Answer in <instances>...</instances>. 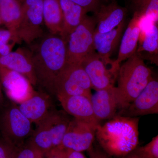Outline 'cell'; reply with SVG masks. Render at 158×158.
I'll return each instance as SVG.
<instances>
[{"label": "cell", "instance_id": "1", "mask_svg": "<svg viewBox=\"0 0 158 158\" xmlns=\"http://www.w3.org/2000/svg\"><path fill=\"white\" fill-rule=\"evenodd\" d=\"M36 41L30 50L37 85L54 96L55 82L67 65L66 42L60 35L50 33Z\"/></svg>", "mask_w": 158, "mask_h": 158}, {"label": "cell", "instance_id": "2", "mask_svg": "<svg viewBox=\"0 0 158 158\" xmlns=\"http://www.w3.org/2000/svg\"><path fill=\"white\" fill-rule=\"evenodd\" d=\"M139 118L116 115L96 128L95 138L100 147L111 157L126 155L138 147Z\"/></svg>", "mask_w": 158, "mask_h": 158}, {"label": "cell", "instance_id": "3", "mask_svg": "<svg viewBox=\"0 0 158 158\" xmlns=\"http://www.w3.org/2000/svg\"><path fill=\"white\" fill-rule=\"evenodd\" d=\"M125 61L120 65L117 80L119 110L126 108L153 78L151 69L137 53Z\"/></svg>", "mask_w": 158, "mask_h": 158}, {"label": "cell", "instance_id": "4", "mask_svg": "<svg viewBox=\"0 0 158 158\" xmlns=\"http://www.w3.org/2000/svg\"><path fill=\"white\" fill-rule=\"evenodd\" d=\"M64 110L56 109L37 125L27 141L44 156L61 147L62 139L72 118Z\"/></svg>", "mask_w": 158, "mask_h": 158}, {"label": "cell", "instance_id": "5", "mask_svg": "<svg viewBox=\"0 0 158 158\" xmlns=\"http://www.w3.org/2000/svg\"><path fill=\"white\" fill-rule=\"evenodd\" d=\"M33 131L32 123L22 113L17 104L9 100L0 106L1 137L20 147Z\"/></svg>", "mask_w": 158, "mask_h": 158}, {"label": "cell", "instance_id": "6", "mask_svg": "<svg viewBox=\"0 0 158 158\" xmlns=\"http://www.w3.org/2000/svg\"><path fill=\"white\" fill-rule=\"evenodd\" d=\"M80 65L88 76L91 88L96 91L115 86L120 66L116 60L95 51L86 56Z\"/></svg>", "mask_w": 158, "mask_h": 158}, {"label": "cell", "instance_id": "7", "mask_svg": "<svg viewBox=\"0 0 158 158\" xmlns=\"http://www.w3.org/2000/svg\"><path fill=\"white\" fill-rule=\"evenodd\" d=\"M96 26L94 16L88 15L69 34L65 41L67 64H80L86 56L95 52L94 36Z\"/></svg>", "mask_w": 158, "mask_h": 158}, {"label": "cell", "instance_id": "8", "mask_svg": "<svg viewBox=\"0 0 158 158\" xmlns=\"http://www.w3.org/2000/svg\"><path fill=\"white\" fill-rule=\"evenodd\" d=\"M91 85L88 76L80 64H67L57 77L54 96L83 95L91 98Z\"/></svg>", "mask_w": 158, "mask_h": 158}, {"label": "cell", "instance_id": "9", "mask_svg": "<svg viewBox=\"0 0 158 158\" xmlns=\"http://www.w3.org/2000/svg\"><path fill=\"white\" fill-rule=\"evenodd\" d=\"M21 7L17 34L22 42L31 45L44 34L43 0H21Z\"/></svg>", "mask_w": 158, "mask_h": 158}, {"label": "cell", "instance_id": "10", "mask_svg": "<svg viewBox=\"0 0 158 158\" xmlns=\"http://www.w3.org/2000/svg\"><path fill=\"white\" fill-rule=\"evenodd\" d=\"M97 126L73 118L69 123L61 147L83 152L93 146Z\"/></svg>", "mask_w": 158, "mask_h": 158}, {"label": "cell", "instance_id": "11", "mask_svg": "<svg viewBox=\"0 0 158 158\" xmlns=\"http://www.w3.org/2000/svg\"><path fill=\"white\" fill-rule=\"evenodd\" d=\"M158 113V81L153 77L140 94L117 115L137 117Z\"/></svg>", "mask_w": 158, "mask_h": 158}, {"label": "cell", "instance_id": "12", "mask_svg": "<svg viewBox=\"0 0 158 158\" xmlns=\"http://www.w3.org/2000/svg\"><path fill=\"white\" fill-rule=\"evenodd\" d=\"M0 83L9 100L17 104L29 98L34 90L23 75L3 67L0 68Z\"/></svg>", "mask_w": 158, "mask_h": 158}, {"label": "cell", "instance_id": "13", "mask_svg": "<svg viewBox=\"0 0 158 158\" xmlns=\"http://www.w3.org/2000/svg\"><path fill=\"white\" fill-rule=\"evenodd\" d=\"M52 96L41 89L34 90L29 98L18 106L32 123L37 124L56 110Z\"/></svg>", "mask_w": 158, "mask_h": 158}, {"label": "cell", "instance_id": "14", "mask_svg": "<svg viewBox=\"0 0 158 158\" xmlns=\"http://www.w3.org/2000/svg\"><path fill=\"white\" fill-rule=\"evenodd\" d=\"M118 88L115 86L96 90L90 98L94 116L99 123L109 120L119 110Z\"/></svg>", "mask_w": 158, "mask_h": 158}, {"label": "cell", "instance_id": "15", "mask_svg": "<svg viewBox=\"0 0 158 158\" xmlns=\"http://www.w3.org/2000/svg\"><path fill=\"white\" fill-rule=\"evenodd\" d=\"M128 9L116 1H106L101 5L94 13L96 20L95 32L105 33L112 31L125 21Z\"/></svg>", "mask_w": 158, "mask_h": 158}, {"label": "cell", "instance_id": "16", "mask_svg": "<svg viewBox=\"0 0 158 158\" xmlns=\"http://www.w3.org/2000/svg\"><path fill=\"white\" fill-rule=\"evenodd\" d=\"M3 67L23 75L33 86H37L31 50L19 48L6 56L0 57V68Z\"/></svg>", "mask_w": 158, "mask_h": 158}, {"label": "cell", "instance_id": "17", "mask_svg": "<svg viewBox=\"0 0 158 158\" xmlns=\"http://www.w3.org/2000/svg\"><path fill=\"white\" fill-rule=\"evenodd\" d=\"M63 110L73 118L98 126L90 99L83 95L57 96Z\"/></svg>", "mask_w": 158, "mask_h": 158}, {"label": "cell", "instance_id": "18", "mask_svg": "<svg viewBox=\"0 0 158 158\" xmlns=\"http://www.w3.org/2000/svg\"><path fill=\"white\" fill-rule=\"evenodd\" d=\"M144 19L140 15L134 12L132 18L122 37L118 57L116 59L119 64L136 52L141 35V23Z\"/></svg>", "mask_w": 158, "mask_h": 158}, {"label": "cell", "instance_id": "19", "mask_svg": "<svg viewBox=\"0 0 158 158\" xmlns=\"http://www.w3.org/2000/svg\"><path fill=\"white\" fill-rule=\"evenodd\" d=\"M63 15V28L60 36L66 41L69 35L88 15V11L70 0H59Z\"/></svg>", "mask_w": 158, "mask_h": 158}, {"label": "cell", "instance_id": "20", "mask_svg": "<svg viewBox=\"0 0 158 158\" xmlns=\"http://www.w3.org/2000/svg\"><path fill=\"white\" fill-rule=\"evenodd\" d=\"M125 21L112 31L105 33L94 32V45L96 52L103 56L110 57L119 45L125 27Z\"/></svg>", "mask_w": 158, "mask_h": 158}, {"label": "cell", "instance_id": "21", "mask_svg": "<svg viewBox=\"0 0 158 158\" xmlns=\"http://www.w3.org/2000/svg\"><path fill=\"white\" fill-rule=\"evenodd\" d=\"M44 22L49 33L60 35L63 28V15L59 0H43Z\"/></svg>", "mask_w": 158, "mask_h": 158}, {"label": "cell", "instance_id": "22", "mask_svg": "<svg viewBox=\"0 0 158 158\" xmlns=\"http://www.w3.org/2000/svg\"><path fill=\"white\" fill-rule=\"evenodd\" d=\"M21 14V0H0V17L6 29L17 34Z\"/></svg>", "mask_w": 158, "mask_h": 158}, {"label": "cell", "instance_id": "23", "mask_svg": "<svg viewBox=\"0 0 158 158\" xmlns=\"http://www.w3.org/2000/svg\"><path fill=\"white\" fill-rule=\"evenodd\" d=\"M144 52L150 55L158 57V28L157 22H152V24L145 31L143 39L138 45L136 53Z\"/></svg>", "mask_w": 158, "mask_h": 158}, {"label": "cell", "instance_id": "24", "mask_svg": "<svg viewBox=\"0 0 158 158\" xmlns=\"http://www.w3.org/2000/svg\"><path fill=\"white\" fill-rule=\"evenodd\" d=\"M134 12L151 21L157 22L158 0H131Z\"/></svg>", "mask_w": 158, "mask_h": 158}, {"label": "cell", "instance_id": "25", "mask_svg": "<svg viewBox=\"0 0 158 158\" xmlns=\"http://www.w3.org/2000/svg\"><path fill=\"white\" fill-rule=\"evenodd\" d=\"M21 42L16 33L7 29H0V57L8 55L15 44Z\"/></svg>", "mask_w": 158, "mask_h": 158}, {"label": "cell", "instance_id": "26", "mask_svg": "<svg viewBox=\"0 0 158 158\" xmlns=\"http://www.w3.org/2000/svg\"><path fill=\"white\" fill-rule=\"evenodd\" d=\"M16 158H45L43 154L36 148L26 141L19 148Z\"/></svg>", "mask_w": 158, "mask_h": 158}, {"label": "cell", "instance_id": "27", "mask_svg": "<svg viewBox=\"0 0 158 158\" xmlns=\"http://www.w3.org/2000/svg\"><path fill=\"white\" fill-rule=\"evenodd\" d=\"M19 148L0 136V158H16Z\"/></svg>", "mask_w": 158, "mask_h": 158}, {"label": "cell", "instance_id": "28", "mask_svg": "<svg viewBox=\"0 0 158 158\" xmlns=\"http://www.w3.org/2000/svg\"><path fill=\"white\" fill-rule=\"evenodd\" d=\"M140 147L146 158H158V136L154 137L145 146Z\"/></svg>", "mask_w": 158, "mask_h": 158}, {"label": "cell", "instance_id": "29", "mask_svg": "<svg viewBox=\"0 0 158 158\" xmlns=\"http://www.w3.org/2000/svg\"><path fill=\"white\" fill-rule=\"evenodd\" d=\"M84 8L88 12H96L106 0H70Z\"/></svg>", "mask_w": 158, "mask_h": 158}, {"label": "cell", "instance_id": "30", "mask_svg": "<svg viewBox=\"0 0 158 158\" xmlns=\"http://www.w3.org/2000/svg\"><path fill=\"white\" fill-rule=\"evenodd\" d=\"M87 152L90 158H110V156L99 146L93 145Z\"/></svg>", "mask_w": 158, "mask_h": 158}, {"label": "cell", "instance_id": "31", "mask_svg": "<svg viewBox=\"0 0 158 158\" xmlns=\"http://www.w3.org/2000/svg\"><path fill=\"white\" fill-rule=\"evenodd\" d=\"M45 158H67L66 150L62 147L57 148L46 155Z\"/></svg>", "mask_w": 158, "mask_h": 158}, {"label": "cell", "instance_id": "32", "mask_svg": "<svg viewBox=\"0 0 158 158\" xmlns=\"http://www.w3.org/2000/svg\"><path fill=\"white\" fill-rule=\"evenodd\" d=\"M110 158H113L110 157ZM118 158H147L145 156L141 151L140 147H137L135 148L134 150L131 152L127 155L122 157Z\"/></svg>", "mask_w": 158, "mask_h": 158}, {"label": "cell", "instance_id": "33", "mask_svg": "<svg viewBox=\"0 0 158 158\" xmlns=\"http://www.w3.org/2000/svg\"><path fill=\"white\" fill-rule=\"evenodd\" d=\"M67 158H88L82 152L75 151L72 150L65 149Z\"/></svg>", "mask_w": 158, "mask_h": 158}, {"label": "cell", "instance_id": "34", "mask_svg": "<svg viewBox=\"0 0 158 158\" xmlns=\"http://www.w3.org/2000/svg\"><path fill=\"white\" fill-rule=\"evenodd\" d=\"M6 100L4 98V95L2 91V87L0 83V106H2L6 103Z\"/></svg>", "mask_w": 158, "mask_h": 158}, {"label": "cell", "instance_id": "35", "mask_svg": "<svg viewBox=\"0 0 158 158\" xmlns=\"http://www.w3.org/2000/svg\"><path fill=\"white\" fill-rule=\"evenodd\" d=\"M2 24V20H1V17H0V25Z\"/></svg>", "mask_w": 158, "mask_h": 158}]
</instances>
